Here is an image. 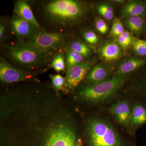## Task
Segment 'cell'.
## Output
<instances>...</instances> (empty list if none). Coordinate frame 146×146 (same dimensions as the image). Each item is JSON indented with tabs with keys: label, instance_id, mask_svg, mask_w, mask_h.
<instances>
[{
	"label": "cell",
	"instance_id": "obj_4",
	"mask_svg": "<svg viewBox=\"0 0 146 146\" xmlns=\"http://www.w3.org/2000/svg\"><path fill=\"white\" fill-rule=\"evenodd\" d=\"M90 146H123L119 134L109 121L102 117L92 118L86 126Z\"/></svg>",
	"mask_w": 146,
	"mask_h": 146
},
{
	"label": "cell",
	"instance_id": "obj_27",
	"mask_svg": "<svg viewBox=\"0 0 146 146\" xmlns=\"http://www.w3.org/2000/svg\"><path fill=\"white\" fill-rule=\"evenodd\" d=\"M84 39L87 43L91 45H95L99 42L98 36L91 30H86L82 33Z\"/></svg>",
	"mask_w": 146,
	"mask_h": 146
},
{
	"label": "cell",
	"instance_id": "obj_11",
	"mask_svg": "<svg viewBox=\"0 0 146 146\" xmlns=\"http://www.w3.org/2000/svg\"><path fill=\"white\" fill-rule=\"evenodd\" d=\"M146 65V57L129 56L121 59L115 67L114 75H128Z\"/></svg>",
	"mask_w": 146,
	"mask_h": 146
},
{
	"label": "cell",
	"instance_id": "obj_14",
	"mask_svg": "<svg viewBox=\"0 0 146 146\" xmlns=\"http://www.w3.org/2000/svg\"><path fill=\"white\" fill-rule=\"evenodd\" d=\"M14 12L26 21L34 24L40 29L43 30L33 13L28 2L24 0L16 1L14 3Z\"/></svg>",
	"mask_w": 146,
	"mask_h": 146
},
{
	"label": "cell",
	"instance_id": "obj_25",
	"mask_svg": "<svg viewBox=\"0 0 146 146\" xmlns=\"http://www.w3.org/2000/svg\"><path fill=\"white\" fill-rule=\"evenodd\" d=\"M124 31L123 25L121 21L119 18H115L110 30V35L112 37L117 38Z\"/></svg>",
	"mask_w": 146,
	"mask_h": 146
},
{
	"label": "cell",
	"instance_id": "obj_22",
	"mask_svg": "<svg viewBox=\"0 0 146 146\" xmlns=\"http://www.w3.org/2000/svg\"><path fill=\"white\" fill-rule=\"evenodd\" d=\"M97 10L106 20L111 21L114 17V11L112 5L109 3H102L99 4Z\"/></svg>",
	"mask_w": 146,
	"mask_h": 146
},
{
	"label": "cell",
	"instance_id": "obj_12",
	"mask_svg": "<svg viewBox=\"0 0 146 146\" xmlns=\"http://www.w3.org/2000/svg\"><path fill=\"white\" fill-rule=\"evenodd\" d=\"M112 71L106 63H100L94 65L86 75L85 79L88 84H95L110 78Z\"/></svg>",
	"mask_w": 146,
	"mask_h": 146
},
{
	"label": "cell",
	"instance_id": "obj_28",
	"mask_svg": "<svg viewBox=\"0 0 146 146\" xmlns=\"http://www.w3.org/2000/svg\"><path fill=\"white\" fill-rule=\"evenodd\" d=\"M95 27L98 31L103 35L106 34L108 27L106 23L101 18H98L95 21Z\"/></svg>",
	"mask_w": 146,
	"mask_h": 146
},
{
	"label": "cell",
	"instance_id": "obj_13",
	"mask_svg": "<svg viewBox=\"0 0 146 146\" xmlns=\"http://www.w3.org/2000/svg\"><path fill=\"white\" fill-rule=\"evenodd\" d=\"M101 57L107 62H112L120 60L123 52L121 48L114 40L107 41L102 45L98 50Z\"/></svg>",
	"mask_w": 146,
	"mask_h": 146
},
{
	"label": "cell",
	"instance_id": "obj_30",
	"mask_svg": "<svg viewBox=\"0 0 146 146\" xmlns=\"http://www.w3.org/2000/svg\"><path fill=\"white\" fill-rule=\"evenodd\" d=\"M75 146H82V144L81 140L79 139L78 141L76 142Z\"/></svg>",
	"mask_w": 146,
	"mask_h": 146
},
{
	"label": "cell",
	"instance_id": "obj_17",
	"mask_svg": "<svg viewBox=\"0 0 146 146\" xmlns=\"http://www.w3.org/2000/svg\"><path fill=\"white\" fill-rule=\"evenodd\" d=\"M146 123V104L141 102L134 104L132 108L130 126L133 129L140 127Z\"/></svg>",
	"mask_w": 146,
	"mask_h": 146
},
{
	"label": "cell",
	"instance_id": "obj_31",
	"mask_svg": "<svg viewBox=\"0 0 146 146\" xmlns=\"http://www.w3.org/2000/svg\"><path fill=\"white\" fill-rule=\"evenodd\" d=\"M113 2H115V3H122L124 1L122 0H117V1H112Z\"/></svg>",
	"mask_w": 146,
	"mask_h": 146
},
{
	"label": "cell",
	"instance_id": "obj_21",
	"mask_svg": "<svg viewBox=\"0 0 146 146\" xmlns=\"http://www.w3.org/2000/svg\"><path fill=\"white\" fill-rule=\"evenodd\" d=\"M47 67L52 68L57 72L65 71L66 62L63 49L60 50L56 54L51 63Z\"/></svg>",
	"mask_w": 146,
	"mask_h": 146
},
{
	"label": "cell",
	"instance_id": "obj_26",
	"mask_svg": "<svg viewBox=\"0 0 146 146\" xmlns=\"http://www.w3.org/2000/svg\"><path fill=\"white\" fill-rule=\"evenodd\" d=\"M52 86L57 93L62 90L65 85V78L59 74L50 75Z\"/></svg>",
	"mask_w": 146,
	"mask_h": 146
},
{
	"label": "cell",
	"instance_id": "obj_18",
	"mask_svg": "<svg viewBox=\"0 0 146 146\" xmlns=\"http://www.w3.org/2000/svg\"><path fill=\"white\" fill-rule=\"evenodd\" d=\"M134 89L142 101L146 104V65L140 70Z\"/></svg>",
	"mask_w": 146,
	"mask_h": 146
},
{
	"label": "cell",
	"instance_id": "obj_8",
	"mask_svg": "<svg viewBox=\"0 0 146 146\" xmlns=\"http://www.w3.org/2000/svg\"><path fill=\"white\" fill-rule=\"evenodd\" d=\"M94 63L93 59H88L78 65L67 69L64 88L66 91H74L86 78Z\"/></svg>",
	"mask_w": 146,
	"mask_h": 146
},
{
	"label": "cell",
	"instance_id": "obj_19",
	"mask_svg": "<svg viewBox=\"0 0 146 146\" xmlns=\"http://www.w3.org/2000/svg\"><path fill=\"white\" fill-rule=\"evenodd\" d=\"M65 47L69 48L81 55L85 59L92 54V49L88 45L79 40H70Z\"/></svg>",
	"mask_w": 146,
	"mask_h": 146
},
{
	"label": "cell",
	"instance_id": "obj_3",
	"mask_svg": "<svg viewBox=\"0 0 146 146\" xmlns=\"http://www.w3.org/2000/svg\"><path fill=\"white\" fill-rule=\"evenodd\" d=\"M128 75H114L106 81L95 84H88L78 93V96L84 101L99 104L114 96L121 89Z\"/></svg>",
	"mask_w": 146,
	"mask_h": 146
},
{
	"label": "cell",
	"instance_id": "obj_5",
	"mask_svg": "<svg viewBox=\"0 0 146 146\" xmlns=\"http://www.w3.org/2000/svg\"><path fill=\"white\" fill-rule=\"evenodd\" d=\"M70 37V35L67 34L42 31L23 42L44 51L56 53L67 46Z\"/></svg>",
	"mask_w": 146,
	"mask_h": 146
},
{
	"label": "cell",
	"instance_id": "obj_1",
	"mask_svg": "<svg viewBox=\"0 0 146 146\" xmlns=\"http://www.w3.org/2000/svg\"><path fill=\"white\" fill-rule=\"evenodd\" d=\"M36 19L47 32L70 35L71 30L81 25L88 16L89 8L77 0H49L37 2Z\"/></svg>",
	"mask_w": 146,
	"mask_h": 146
},
{
	"label": "cell",
	"instance_id": "obj_20",
	"mask_svg": "<svg viewBox=\"0 0 146 146\" xmlns=\"http://www.w3.org/2000/svg\"><path fill=\"white\" fill-rule=\"evenodd\" d=\"M63 50L65 54L66 69L78 65L86 60L81 55L69 48L65 47Z\"/></svg>",
	"mask_w": 146,
	"mask_h": 146
},
{
	"label": "cell",
	"instance_id": "obj_24",
	"mask_svg": "<svg viewBox=\"0 0 146 146\" xmlns=\"http://www.w3.org/2000/svg\"><path fill=\"white\" fill-rule=\"evenodd\" d=\"M131 47L136 56L146 57V40L135 38Z\"/></svg>",
	"mask_w": 146,
	"mask_h": 146
},
{
	"label": "cell",
	"instance_id": "obj_7",
	"mask_svg": "<svg viewBox=\"0 0 146 146\" xmlns=\"http://www.w3.org/2000/svg\"><path fill=\"white\" fill-rule=\"evenodd\" d=\"M9 24L11 33L20 41H26L39 32L44 31L14 12L9 20Z\"/></svg>",
	"mask_w": 146,
	"mask_h": 146
},
{
	"label": "cell",
	"instance_id": "obj_6",
	"mask_svg": "<svg viewBox=\"0 0 146 146\" xmlns=\"http://www.w3.org/2000/svg\"><path fill=\"white\" fill-rule=\"evenodd\" d=\"M47 132L45 146H74L76 142L75 131L70 125L59 124Z\"/></svg>",
	"mask_w": 146,
	"mask_h": 146
},
{
	"label": "cell",
	"instance_id": "obj_29",
	"mask_svg": "<svg viewBox=\"0 0 146 146\" xmlns=\"http://www.w3.org/2000/svg\"><path fill=\"white\" fill-rule=\"evenodd\" d=\"M7 23L5 18H1L0 21V42L3 44L7 39Z\"/></svg>",
	"mask_w": 146,
	"mask_h": 146
},
{
	"label": "cell",
	"instance_id": "obj_2",
	"mask_svg": "<svg viewBox=\"0 0 146 146\" xmlns=\"http://www.w3.org/2000/svg\"><path fill=\"white\" fill-rule=\"evenodd\" d=\"M1 52L2 56L8 62L26 71L48 66L57 53L44 51L18 39L2 44Z\"/></svg>",
	"mask_w": 146,
	"mask_h": 146
},
{
	"label": "cell",
	"instance_id": "obj_9",
	"mask_svg": "<svg viewBox=\"0 0 146 146\" xmlns=\"http://www.w3.org/2000/svg\"><path fill=\"white\" fill-rule=\"evenodd\" d=\"M32 78L31 73L17 68L2 56L0 57V79L4 83L26 81Z\"/></svg>",
	"mask_w": 146,
	"mask_h": 146
},
{
	"label": "cell",
	"instance_id": "obj_10",
	"mask_svg": "<svg viewBox=\"0 0 146 146\" xmlns=\"http://www.w3.org/2000/svg\"><path fill=\"white\" fill-rule=\"evenodd\" d=\"M132 108L129 101L124 100L112 105L109 111L119 124L127 127L131 125Z\"/></svg>",
	"mask_w": 146,
	"mask_h": 146
},
{
	"label": "cell",
	"instance_id": "obj_15",
	"mask_svg": "<svg viewBox=\"0 0 146 146\" xmlns=\"http://www.w3.org/2000/svg\"><path fill=\"white\" fill-rule=\"evenodd\" d=\"M121 13L123 18L141 16L146 18V1H131L128 2L122 7Z\"/></svg>",
	"mask_w": 146,
	"mask_h": 146
},
{
	"label": "cell",
	"instance_id": "obj_16",
	"mask_svg": "<svg viewBox=\"0 0 146 146\" xmlns=\"http://www.w3.org/2000/svg\"><path fill=\"white\" fill-rule=\"evenodd\" d=\"M123 23L131 33L139 36L146 32V21L141 16H129L124 18Z\"/></svg>",
	"mask_w": 146,
	"mask_h": 146
},
{
	"label": "cell",
	"instance_id": "obj_23",
	"mask_svg": "<svg viewBox=\"0 0 146 146\" xmlns=\"http://www.w3.org/2000/svg\"><path fill=\"white\" fill-rule=\"evenodd\" d=\"M117 39V42L121 48L127 49L132 46L135 38L130 32L125 31Z\"/></svg>",
	"mask_w": 146,
	"mask_h": 146
}]
</instances>
